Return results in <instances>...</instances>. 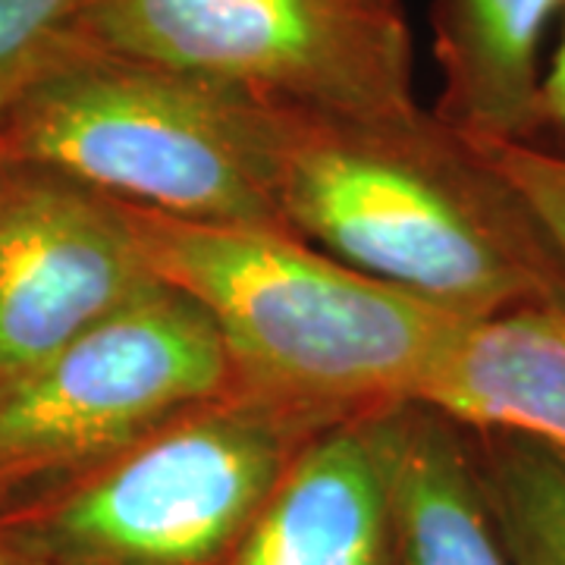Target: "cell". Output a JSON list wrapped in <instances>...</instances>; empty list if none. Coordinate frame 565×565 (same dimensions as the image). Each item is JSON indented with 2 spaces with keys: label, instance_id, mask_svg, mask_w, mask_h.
Listing matches in <instances>:
<instances>
[{
  "label": "cell",
  "instance_id": "9",
  "mask_svg": "<svg viewBox=\"0 0 565 565\" xmlns=\"http://www.w3.org/2000/svg\"><path fill=\"white\" fill-rule=\"evenodd\" d=\"M565 0H434L440 66L434 114L481 141L534 145L541 120L544 41Z\"/></svg>",
  "mask_w": 565,
  "mask_h": 565
},
{
  "label": "cell",
  "instance_id": "3",
  "mask_svg": "<svg viewBox=\"0 0 565 565\" xmlns=\"http://www.w3.org/2000/svg\"><path fill=\"white\" fill-rule=\"evenodd\" d=\"M292 117L236 85L73 39L0 110V158L57 167L173 221L286 230Z\"/></svg>",
  "mask_w": 565,
  "mask_h": 565
},
{
  "label": "cell",
  "instance_id": "7",
  "mask_svg": "<svg viewBox=\"0 0 565 565\" xmlns=\"http://www.w3.org/2000/svg\"><path fill=\"white\" fill-rule=\"evenodd\" d=\"M161 282L132 204L57 167L0 158V381Z\"/></svg>",
  "mask_w": 565,
  "mask_h": 565
},
{
  "label": "cell",
  "instance_id": "15",
  "mask_svg": "<svg viewBox=\"0 0 565 565\" xmlns=\"http://www.w3.org/2000/svg\"><path fill=\"white\" fill-rule=\"evenodd\" d=\"M537 148L553 151L565 158V17L563 35L544 66V85H541V120H537Z\"/></svg>",
  "mask_w": 565,
  "mask_h": 565
},
{
  "label": "cell",
  "instance_id": "4",
  "mask_svg": "<svg viewBox=\"0 0 565 565\" xmlns=\"http://www.w3.org/2000/svg\"><path fill=\"white\" fill-rule=\"evenodd\" d=\"M340 418L230 386L0 522V541L41 565H226L305 444Z\"/></svg>",
  "mask_w": 565,
  "mask_h": 565
},
{
  "label": "cell",
  "instance_id": "6",
  "mask_svg": "<svg viewBox=\"0 0 565 565\" xmlns=\"http://www.w3.org/2000/svg\"><path fill=\"white\" fill-rule=\"evenodd\" d=\"M76 41L226 82L308 117L418 104L396 0H85Z\"/></svg>",
  "mask_w": 565,
  "mask_h": 565
},
{
  "label": "cell",
  "instance_id": "5",
  "mask_svg": "<svg viewBox=\"0 0 565 565\" xmlns=\"http://www.w3.org/2000/svg\"><path fill=\"white\" fill-rule=\"evenodd\" d=\"M230 386L211 318L161 282L76 343L0 381V522L79 484Z\"/></svg>",
  "mask_w": 565,
  "mask_h": 565
},
{
  "label": "cell",
  "instance_id": "12",
  "mask_svg": "<svg viewBox=\"0 0 565 565\" xmlns=\"http://www.w3.org/2000/svg\"><path fill=\"white\" fill-rule=\"evenodd\" d=\"M487 509L509 565H565V449L500 427H468Z\"/></svg>",
  "mask_w": 565,
  "mask_h": 565
},
{
  "label": "cell",
  "instance_id": "8",
  "mask_svg": "<svg viewBox=\"0 0 565 565\" xmlns=\"http://www.w3.org/2000/svg\"><path fill=\"white\" fill-rule=\"evenodd\" d=\"M384 408L311 437L226 565H396Z\"/></svg>",
  "mask_w": 565,
  "mask_h": 565
},
{
  "label": "cell",
  "instance_id": "16",
  "mask_svg": "<svg viewBox=\"0 0 565 565\" xmlns=\"http://www.w3.org/2000/svg\"><path fill=\"white\" fill-rule=\"evenodd\" d=\"M0 565H41L32 556L20 553L17 546H10L7 541H0Z\"/></svg>",
  "mask_w": 565,
  "mask_h": 565
},
{
  "label": "cell",
  "instance_id": "10",
  "mask_svg": "<svg viewBox=\"0 0 565 565\" xmlns=\"http://www.w3.org/2000/svg\"><path fill=\"white\" fill-rule=\"evenodd\" d=\"M422 403L565 449V292L465 323Z\"/></svg>",
  "mask_w": 565,
  "mask_h": 565
},
{
  "label": "cell",
  "instance_id": "2",
  "mask_svg": "<svg viewBox=\"0 0 565 565\" xmlns=\"http://www.w3.org/2000/svg\"><path fill=\"white\" fill-rule=\"evenodd\" d=\"M132 211L158 277L202 305L248 393L337 415L422 399L468 323L289 230Z\"/></svg>",
  "mask_w": 565,
  "mask_h": 565
},
{
  "label": "cell",
  "instance_id": "1",
  "mask_svg": "<svg viewBox=\"0 0 565 565\" xmlns=\"http://www.w3.org/2000/svg\"><path fill=\"white\" fill-rule=\"evenodd\" d=\"M282 226L337 262L465 321L565 292V267L519 189L422 104L292 117Z\"/></svg>",
  "mask_w": 565,
  "mask_h": 565
},
{
  "label": "cell",
  "instance_id": "11",
  "mask_svg": "<svg viewBox=\"0 0 565 565\" xmlns=\"http://www.w3.org/2000/svg\"><path fill=\"white\" fill-rule=\"evenodd\" d=\"M396 565H509L468 427L422 399L384 408Z\"/></svg>",
  "mask_w": 565,
  "mask_h": 565
},
{
  "label": "cell",
  "instance_id": "13",
  "mask_svg": "<svg viewBox=\"0 0 565 565\" xmlns=\"http://www.w3.org/2000/svg\"><path fill=\"white\" fill-rule=\"evenodd\" d=\"M85 0H0V110L76 39Z\"/></svg>",
  "mask_w": 565,
  "mask_h": 565
},
{
  "label": "cell",
  "instance_id": "14",
  "mask_svg": "<svg viewBox=\"0 0 565 565\" xmlns=\"http://www.w3.org/2000/svg\"><path fill=\"white\" fill-rule=\"evenodd\" d=\"M484 148L544 226L546 239L565 267V158L515 141H484Z\"/></svg>",
  "mask_w": 565,
  "mask_h": 565
}]
</instances>
